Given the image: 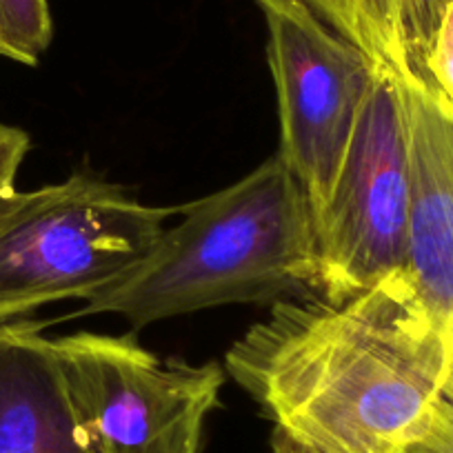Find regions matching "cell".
<instances>
[{"label": "cell", "mask_w": 453, "mask_h": 453, "mask_svg": "<svg viewBox=\"0 0 453 453\" xmlns=\"http://www.w3.org/2000/svg\"><path fill=\"white\" fill-rule=\"evenodd\" d=\"M29 151V136L19 127L0 123V194L14 189L16 176Z\"/></svg>", "instance_id": "cell-12"}, {"label": "cell", "mask_w": 453, "mask_h": 453, "mask_svg": "<svg viewBox=\"0 0 453 453\" xmlns=\"http://www.w3.org/2000/svg\"><path fill=\"white\" fill-rule=\"evenodd\" d=\"M307 5H311L313 10L318 12H326V10H334V7H338L340 3H345V0H304Z\"/></svg>", "instance_id": "cell-13"}, {"label": "cell", "mask_w": 453, "mask_h": 453, "mask_svg": "<svg viewBox=\"0 0 453 453\" xmlns=\"http://www.w3.org/2000/svg\"><path fill=\"white\" fill-rule=\"evenodd\" d=\"M54 38L47 0H0V58L36 67Z\"/></svg>", "instance_id": "cell-10"}, {"label": "cell", "mask_w": 453, "mask_h": 453, "mask_svg": "<svg viewBox=\"0 0 453 453\" xmlns=\"http://www.w3.org/2000/svg\"><path fill=\"white\" fill-rule=\"evenodd\" d=\"M225 367L298 453H418L449 340L407 267L342 303L278 300Z\"/></svg>", "instance_id": "cell-1"}, {"label": "cell", "mask_w": 453, "mask_h": 453, "mask_svg": "<svg viewBox=\"0 0 453 453\" xmlns=\"http://www.w3.org/2000/svg\"><path fill=\"white\" fill-rule=\"evenodd\" d=\"M54 347L96 453H198L225 382L216 363H163L134 335L85 331Z\"/></svg>", "instance_id": "cell-5"}, {"label": "cell", "mask_w": 453, "mask_h": 453, "mask_svg": "<svg viewBox=\"0 0 453 453\" xmlns=\"http://www.w3.org/2000/svg\"><path fill=\"white\" fill-rule=\"evenodd\" d=\"M403 100L413 172L407 267L449 340V372L438 413L418 453H453V125L425 96L404 85Z\"/></svg>", "instance_id": "cell-7"}, {"label": "cell", "mask_w": 453, "mask_h": 453, "mask_svg": "<svg viewBox=\"0 0 453 453\" xmlns=\"http://www.w3.org/2000/svg\"><path fill=\"white\" fill-rule=\"evenodd\" d=\"M425 96L453 125V0L444 10L426 58Z\"/></svg>", "instance_id": "cell-11"}, {"label": "cell", "mask_w": 453, "mask_h": 453, "mask_svg": "<svg viewBox=\"0 0 453 453\" xmlns=\"http://www.w3.org/2000/svg\"><path fill=\"white\" fill-rule=\"evenodd\" d=\"M280 119L278 156L307 194L313 220L331 198L378 65L304 0H254Z\"/></svg>", "instance_id": "cell-6"}, {"label": "cell", "mask_w": 453, "mask_h": 453, "mask_svg": "<svg viewBox=\"0 0 453 453\" xmlns=\"http://www.w3.org/2000/svg\"><path fill=\"white\" fill-rule=\"evenodd\" d=\"M45 322H0V453H96Z\"/></svg>", "instance_id": "cell-8"}, {"label": "cell", "mask_w": 453, "mask_h": 453, "mask_svg": "<svg viewBox=\"0 0 453 453\" xmlns=\"http://www.w3.org/2000/svg\"><path fill=\"white\" fill-rule=\"evenodd\" d=\"M172 216L178 207L138 203L91 173L0 194V322L94 298L150 251Z\"/></svg>", "instance_id": "cell-3"}, {"label": "cell", "mask_w": 453, "mask_h": 453, "mask_svg": "<svg viewBox=\"0 0 453 453\" xmlns=\"http://www.w3.org/2000/svg\"><path fill=\"white\" fill-rule=\"evenodd\" d=\"M180 222L81 316L119 313L136 329L236 303L318 291L316 220L307 194L280 156L234 185L178 207Z\"/></svg>", "instance_id": "cell-2"}, {"label": "cell", "mask_w": 453, "mask_h": 453, "mask_svg": "<svg viewBox=\"0 0 453 453\" xmlns=\"http://www.w3.org/2000/svg\"><path fill=\"white\" fill-rule=\"evenodd\" d=\"M413 172L403 85L378 65L338 182L316 220L318 291L342 303L407 269Z\"/></svg>", "instance_id": "cell-4"}, {"label": "cell", "mask_w": 453, "mask_h": 453, "mask_svg": "<svg viewBox=\"0 0 453 453\" xmlns=\"http://www.w3.org/2000/svg\"><path fill=\"white\" fill-rule=\"evenodd\" d=\"M451 0H385V45L378 65L407 89L425 91L426 58Z\"/></svg>", "instance_id": "cell-9"}, {"label": "cell", "mask_w": 453, "mask_h": 453, "mask_svg": "<svg viewBox=\"0 0 453 453\" xmlns=\"http://www.w3.org/2000/svg\"><path fill=\"white\" fill-rule=\"evenodd\" d=\"M276 453H298V451H296V449H291L289 444L282 442V440H280V442L276 444Z\"/></svg>", "instance_id": "cell-14"}]
</instances>
